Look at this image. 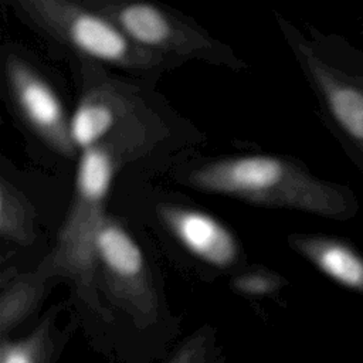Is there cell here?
I'll return each mask as SVG.
<instances>
[{
    "instance_id": "cell-4",
    "label": "cell",
    "mask_w": 363,
    "mask_h": 363,
    "mask_svg": "<svg viewBox=\"0 0 363 363\" xmlns=\"http://www.w3.org/2000/svg\"><path fill=\"white\" fill-rule=\"evenodd\" d=\"M292 47L336 133L363 169V74L332 65L302 38L294 37Z\"/></svg>"
},
{
    "instance_id": "cell-3",
    "label": "cell",
    "mask_w": 363,
    "mask_h": 363,
    "mask_svg": "<svg viewBox=\"0 0 363 363\" xmlns=\"http://www.w3.org/2000/svg\"><path fill=\"white\" fill-rule=\"evenodd\" d=\"M16 4L38 27L84 55L142 69L156 62V54L135 45L112 20L88 3L20 0Z\"/></svg>"
},
{
    "instance_id": "cell-10",
    "label": "cell",
    "mask_w": 363,
    "mask_h": 363,
    "mask_svg": "<svg viewBox=\"0 0 363 363\" xmlns=\"http://www.w3.org/2000/svg\"><path fill=\"white\" fill-rule=\"evenodd\" d=\"M0 234L3 238L28 244L33 241V214L24 196L7 180L0 182Z\"/></svg>"
},
{
    "instance_id": "cell-5",
    "label": "cell",
    "mask_w": 363,
    "mask_h": 363,
    "mask_svg": "<svg viewBox=\"0 0 363 363\" xmlns=\"http://www.w3.org/2000/svg\"><path fill=\"white\" fill-rule=\"evenodd\" d=\"M139 48L156 54H200L214 44L203 34L180 21L173 14L145 1H88Z\"/></svg>"
},
{
    "instance_id": "cell-9",
    "label": "cell",
    "mask_w": 363,
    "mask_h": 363,
    "mask_svg": "<svg viewBox=\"0 0 363 363\" xmlns=\"http://www.w3.org/2000/svg\"><path fill=\"white\" fill-rule=\"evenodd\" d=\"M125 113V102L113 91L94 88L86 91L69 118V136L81 153L105 143L104 139Z\"/></svg>"
},
{
    "instance_id": "cell-1",
    "label": "cell",
    "mask_w": 363,
    "mask_h": 363,
    "mask_svg": "<svg viewBox=\"0 0 363 363\" xmlns=\"http://www.w3.org/2000/svg\"><path fill=\"white\" fill-rule=\"evenodd\" d=\"M186 180L204 191L340 221L353 218L359 211L357 197L350 187L318 179L302 163L278 156L213 160L191 170Z\"/></svg>"
},
{
    "instance_id": "cell-12",
    "label": "cell",
    "mask_w": 363,
    "mask_h": 363,
    "mask_svg": "<svg viewBox=\"0 0 363 363\" xmlns=\"http://www.w3.org/2000/svg\"><path fill=\"white\" fill-rule=\"evenodd\" d=\"M3 363H31L30 359L20 350H10L3 357Z\"/></svg>"
},
{
    "instance_id": "cell-6",
    "label": "cell",
    "mask_w": 363,
    "mask_h": 363,
    "mask_svg": "<svg viewBox=\"0 0 363 363\" xmlns=\"http://www.w3.org/2000/svg\"><path fill=\"white\" fill-rule=\"evenodd\" d=\"M4 71L10 94L27 123L55 152L74 157L77 149L69 136V119L47 81L14 54L6 58Z\"/></svg>"
},
{
    "instance_id": "cell-11",
    "label": "cell",
    "mask_w": 363,
    "mask_h": 363,
    "mask_svg": "<svg viewBox=\"0 0 363 363\" xmlns=\"http://www.w3.org/2000/svg\"><path fill=\"white\" fill-rule=\"evenodd\" d=\"M238 289L250 294H262L274 289L275 279L272 277H265L261 274H245L235 281Z\"/></svg>"
},
{
    "instance_id": "cell-2",
    "label": "cell",
    "mask_w": 363,
    "mask_h": 363,
    "mask_svg": "<svg viewBox=\"0 0 363 363\" xmlns=\"http://www.w3.org/2000/svg\"><path fill=\"white\" fill-rule=\"evenodd\" d=\"M115 159L106 143L84 150L75 176V189L57 245L47 267H57L89 279L96 268L95 244L105 216V203L112 186Z\"/></svg>"
},
{
    "instance_id": "cell-8",
    "label": "cell",
    "mask_w": 363,
    "mask_h": 363,
    "mask_svg": "<svg viewBox=\"0 0 363 363\" xmlns=\"http://www.w3.org/2000/svg\"><path fill=\"white\" fill-rule=\"evenodd\" d=\"M288 242L322 274L363 295V254L347 240L326 234H291Z\"/></svg>"
},
{
    "instance_id": "cell-7",
    "label": "cell",
    "mask_w": 363,
    "mask_h": 363,
    "mask_svg": "<svg viewBox=\"0 0 363 363\" xmlns=\"http://www.w3.org/2000/svg\"><path fill=\"white\" fill-rule=\"evenodd\" d=\"M157 213L177 241L199 259L218 268L235 262L240 251L237 240L217 218L174 204H160Z\"/></svg>"
}]
</instances>
